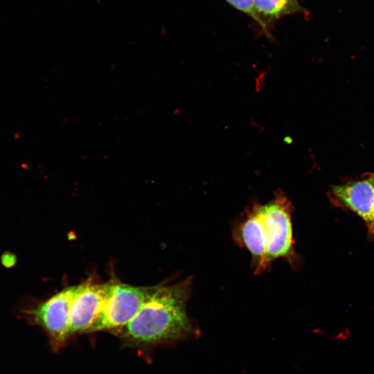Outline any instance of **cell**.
Segmentation results:
<instances>
[{
  "label": "cell",
  "instance_id": "cell-5",
  "mask_svg": "<svg viewBox=\"0 0 374 374\" xmlns=\"http://www.w3.org/2000/svg\"><path fill=\"white\" fill-rule=\"evenodd\" d=\"M113 283L79 285L71 305L70 335L89 332L104 308Z\"/></svg>",
  "mask_w": 374,
  "mask_h": 374
},
{
  "label": "cell",
  "instance_id": "cell-8",
  "mask_svg": "<svg viewBox=\"0 0 374 374\" xmlns=\"http://www.w3.org/2000/svg\"><path fill=\"white\" fill-rule=\"evenodd\" d=\"M256 12L262 23V33L274 42V26L281 18L292 15H308L301 0H253Z\"/></svg>",
  "mask_w": 374,
  "mask_h": 374
},
{
  "label": "cell",
  "instance_id": "cell-4",
  "mask_svg": "<svg viewBox=\"0 0 374 374\" xmlns=\"http://www.w3.org/2000/svg\"><path fill=\"white\" fill-rule=\"evenodd\" d=\"M157 287L113 283L104 308L89 332L119 330L137 314Z\"/></svg>",
  "mask_w": 374,
  "mask_h": 374
},
{
  "label": "cell",
  "instance_id": "cell-3",
  "mask_svg": "<svg viewBox=\"0 0 374 374\" xmlns=\"http://www.w3.org/2000/svg\"><path fill=\"white\" fill-rule=\"evenodd\" d=\"M79 285L67 287L46 301L20 312L30 323L39 326L47 333L54 348L58 349L71 336L69 317L71 305Z\"/></svg>",
  "mask_w": 374,
  "mask_h": 374
},
{
  "label": "cell",
  "instance_id": "cell-1",
  "mask_svg": "<svg viewBox=\"0 0 374 374\" xmlns=\"http://www.w3.org/2000/svg\"><path fill=\"white\" fill-rule=\"evenodd\" d=\"M190 288V278L157 285L135 317L114 332L134 345L175 341L190 335L194 328L186 312Z\"/></svg>",
  "mask_w": 374,
  "mask_h": 374
},
{
  "label": "cell",
  "instance_id": "cell-10",
  "mask_svg": "<svg viewBox=\"0 0 374 374\" xmlns=\"http://www.w3.org/2000/svg\"><path fill=\"white\" fill-rule=\"evenodd\" d=\"M368 181L374 185V177L371 178Z\"/></svg>",
  "mask_w": 374,
  "mask_h": 374
},
{
  "label": "cell",
  "instance_id": "cell-2",
  "mask_svg": "<svg viewBox=\"0 0 374 374\" xmlns=\"http://www.w3.org/2000/svg\"><path fill=\"white\" fill-rule=\"evenodd\" d=\"M274 195L269 202L256 204L269 264L279 258L290 260L294 253L291 204L283 192Z\"/></svg>",
  "mask_w": 374,
  "mask_h": 374
},
{
  "label": "cell",
  "instance_id": "cell-6",
  "mask_svg": "<svg viewBox=\"0 0 374 374\" xmlns=\"http://www.w3.org/2000/svg\"><path fill=\"white\" fill-rule=\"evenodd\" d=\"M235 238L252 256L255 274H260L269 267L262 226L256 204L247 213L245 218L235 229Z\"/></svg>",
  "mask_w": 374,
  "mask_h": 374
},
{
  "label": "cell",
  "instance_id": "cell-7",
  "mask_svg": "<svg viewBox=\"0 0 374 374\" xmlns=\"http://www.w3.org/2000/svg\"><path fill=\"white\" fill-rule=\"evenodd\" d=\"M335 194L366 223L374 233V186L369 181H360L336 186Z\"/></svg>",
  "mask_w": 374,
  "mask_h": 374
},
{
  "label": "cell",
  "instance_id": "cell-9",
  "mask_svg": "<svg viewBox=\"0 0 374 374\" xmlns=\"http://www.w3.org/2000/svg\"><path fill=\"white\" fill-rule=\"evenodd\" d=\"M235 9L242 12L251 18L262 30V26L261 21L256 12L253 0H225Z\"/></svg>",
  "mask_w": 374,
  "mask_h": 374
}]
</instances>
